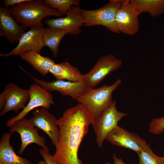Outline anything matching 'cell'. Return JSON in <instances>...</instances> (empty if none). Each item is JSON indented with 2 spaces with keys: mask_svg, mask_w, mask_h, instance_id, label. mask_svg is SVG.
I'll use <instances>...</instances> for the list:
<instances>
[{
  "mask_svg": "<svg viewBox=\"0 0 164 164\" xmlns=\"http://www.w3.org/2000/svg\"><path fill=\"white\" fill-rule=\"evenodd\" d=\"M93 120L89 109L80 103L67 109L57 119L60 134L53 155L60 164H83L78 150Z\"/></svg>",
  "mask_w": 164,
  "mask_h": 164,
  "instance_id": "1",
  "label": "cell"
},
{
  "mask_svg": "<svg viewBox=\"0 0 164 164\" xmlns=\"http://www.w3.org/2000/svg\"><path fill=\"white\" fill-rule=\"evenodd\" d=\"M9 9L18 23L30 28L44 27L42 21L46 17L62 16L43 0H30L10 7Z\"/></svg>",
  "mask_w": 164,
  "mask_h": 164,
  "instance_id": "2",
  "label": "cell"
},
{
  "mask_svg": "<svg viewBox=\"0 0 164 164\" xmlns=\"http://www.w3.org/2000/svg\"><path fill=\"white\" fill-rule=\"evenodd\" d=\"M121 82L119 79L110 85H105L97 88L88 87L76 101L89 109L94 120L112 103V93Z\"/></svg>",
  "mask_w": 164,
  "mask_h": 164,
  "instance_id": "3",
  "label": "cell"
},
{
  "mask_svg": "<svg viewBox=\"0 0 164 164\" xmlns=\"http://www.w3.org/2000/svg\"><path fill=\"white\" fill-rule=\"evenodd\" d=\"M126 0H109L103 6L96 9H81L84 20V25L87 27L102 26L112 32L120 33L116 25V15L118 9Z\"/></svg>",
  "mask_w": 164,
  "mask_h": 164,
  "instance_id": "4",
  "label": "cell"
},
{
  "mask_svg": "<svg viewBox=\"0 0 164 164\" xmlns=\"http://www.w3.org/2000/svg\"><path fill=\"white\" fill-rule=\"evenodd\" d=\"M128 113L118 111L116 102L112 103L94 119L91 124L96 135V140L101 148L103 143L108 134L118 126V122Z\"/></svg>",
  "mask_w": 164,
  "mask_h": 164,
  "instance_id": "5",
  "label": "cell"
},
{
  "mask_svg": "<svg viewBox=\"0 0 164 164\" xmlns=\"http://www.w3.org/2000/svg\"><path fill=\"white\" fill-rule=\"evenodd\" d=\"M30 98L29 89H22L10 82L0 94V115L3 116L10 111L17 113L23 109Z\"/></svg>",
  "mask_w": 164,
  "mask_h": 164,
  "instance_id": "6",
  "label": "cell"
},
{
  "mask_svg": "<svg viewBox=\"0 0 164 164\" xmlns=\"http://www.w3.org/2000/svg\"><path fill=\"white\" fill-rule=\"evenodd\" d=\"M122 62L110 54L99 58L93 68L83 75L84 80L88 86L94 88L108 74L119 69Z\"/></svg>",
  "mask_w": 164,
  "mask_h": 164,
  "instance_id": "7",
  "label": "cell"
},
{
  "mask_svg": "<svg viewBox=\"0 0 164 164\" xmlns=\"http://www.w3.org/2000/svg\"><path fill=\"white\" fill-rule=\"evenodd\" d=\"M29 89L30 98L27 104L18 114L7 121V126L10 127L15 122L25 118L34 109L42 107L48 109L54 104L53 95L38 84L35 83Z\"/></svg>",
  "mask_w": 164,
  "mask_h": 164,
  "instance_id": "8",
  "label": "cell"
},
{
  "mask_svg": "<svg viewBox=\"0 0 164 164\" xmlns=\"http://www.w3.org/2000/svg\"><path fill=\"white\" fill-rule=\"evenodd\" d=\"M29 119L25 118L14 122L10 127V132H17L20 135L21 143L18 154L22 155L27 146L32 143L36 144L43 149L49 151L46 146L44 137L40 136L37 128L35 127Z\"/></svg>",
  "mask_w": 164,
  "mask_h": 164,
  "instance_id": "9",
  "label": "cell"
},
{
  "mask_svg": "<svg viewBox=\"0 0 164 164\" xmlns=\"http://www.w3.org/2000/svg\"><path fill=\"white\" fill-rule=\"evenodd\" d=\"M66 15L64 17L46 18L44 22L49 27L63 30L70 35H77L80 34L81 27L84 24L81 9L79 6H73Z\"/></svg>",
  "mask_w": 164,
  "mask_h": 164,
  "instance_id": "10",
  "label": "cell"
},
{
  "mask_svg": "<svg viewBox=\"0 0 164 164\" xmlns=\"http://www.w3.org/2000/svg\"><path fill=\"white\" fill-rule=\"evenodd\" d=\"M27 73L32 78L35 83L47 91L50 92L56 91L63 96H70L75 100L89 87L84 80L72 82L56 80L47 82L37 79L28 73Z\"/></svg>",
  "mask_w": 164,
  "mask_h": 164,
  "instance_id": "11",
  "label": "cell"
},
{
  "mask_svg": "<svg viewBox=\"0 0 164 164\" xmlns=\"http://www.w3.org/2000/svg\"><path fill=\"white\" fill-rule=\"evenodd\" d=\"M138 15L130 1L126 0L116 15V25L120 32L130 36L136 34L139 28Z\"/></svg>",
  "mask_w": 164,
  "mask_h": 164,
  "instance_id": "12",
  "label": "cell"
},
{
  "mask_svg": "<svg viewBox=\"0 0 164 164\" xmlns=\"http://www.w3.org/2000/svg\"><path fill=\"white\" fill-rule=\"evenodd\" d=\"M32 115L29 119L32 124L44 132L55 146L58 142L60 129L55 116L50 113L47 109L44 107L35 109Z\"/></svg>",
  "mask_w": 164,
  "mask_h": 164,
  "instance_id": "13",
  "label": "cell"
},
{
  "mask_svg": "<svg viewBox=\"0 0 164 164\" xmlns=\"http://www.w3.org/2000/svg\"><path fill=\"white\" fill-rule=\"evenodd\" d=\"M106 140L114 145L131 149L137 154L147 145L145 141L139 136L118 126L108 134Z\"/></svg>",
  "mask_w": 164,
  "mask_h": 164,
  "instance_id": "14",
  "label": "cell"
},
{
  "mask_svg": "<svg viewBox=\"0 0 164 164\" xmlns=\"http://www.w3.org/2000/svg\"><path fill=\"white\" fill-rule=\"evenodd\" d=\"M44 27L32 28L26 32L21 38L17 46L10 52L1 53L0 56H17L25 52L34 50L40 53L43 47L42 37Z\"/></svg>",
  "mask_w": 164,
  "mask_h": 164,
  "instance_id": "15",
  "label": "cell"
},
{
  "mask_svg": "<svg viewBox=\"0 0 164 164\" xmlns=\"http://www.w3.org/2000/svg\"><path fill=\"white\" fill-rule=\"evenodd\" d=\"M19 24L8 8L0 6L1 37H5L9 43L19 42L26 30V27Z\"/></svg>",
  "mask_w": 164,
  "mask_h": 164,
  "instance_id": "16",
  "label": "cell"
},
{
  "mask_svg": "<svg viewBox=\"0 0 164 164\" xmlns=\"http://www.w3.org/2000/svg\"><path fill=\"white\" fill-rule=\"evenodd\" d=\"M11 132L4 133L0 142V164H31L29 160L17 155L10 144Z\"/></svg>",
  "mask_w": 164,
  "mask_h": 164,
  "instance_id": "17",
  "label": "cell"
},
{
  "mask_svg": "<svg viewBox=\"0 0 164 164\" xmlns=\"http://www.w3.org/2000/svg\"><path fill=\"white\" fill-rule=\"evenodd\" d=\"M19 56L43 76L50 72L51 68L56 63L50 58L43 56L40 52L36 51L25 52Z\"/></svg>",
  "mask_w": 164,
  "mask_h": 164,
  "instance_id": "18",
  "label": "cell"
},
{
  "mask_svg": "<svg viewBox=\"0 0 164 164\" xmlns=\"http://www.w3.org/2000/svg\"><path fill=\"white\" fill-rule=\"evenodd\" d=\"M56 80H66L72 82L84 80L83 75L77 68L71 65L68 62L55 63L50 70Z\"/></svg>",
  "mask_w": 164,
  "mask_h": 164,
  "instance_id": "19",
  "label": "cell"
},
{
  "mask_svg": "<svg viewBox=\"0 0 164 164\" xmlns=\"http://www.w3.org/2000/svg\"><path fill=\"white\" fill-rule=\"evenodd\" d=\"M138 14L147 12L156 17L164 13V0H130Z\"/></svg>",
  "mask_w": 164,
  "mask_h": 164,
  "instance_id": "20",
  "label": "cell"
},
{
  "mask_svg": "<svg viewBox=\"0 0 164 164\" xmlns=\"http://www.w3.org/2000/svg\"><path fill=\"white\" fill-rule=\"evenodd\" d=\"M67 34L65 31L53 27L48 26L44 28L42 37L43 45L50 49L55 58L57 56L61 40Z\"/></svg>",
  "mask_w": 164,
  "mask_h": 164,
  "instance_id": "21",
  "label": "cell"
},
{
  "mask_svg": "<svg viewBox=\"0 0 164 164\" xmlns=\"http://www.w3.org/2000/svg\"><path fill=\"white\" fill-rule=\"evenodd\" d=\"M45 3L51 8L56 9L62 15H65L73 6H79V0H44Z\"/></svg>",
  "mask_w": 164,
  "mask_h": 164,
  "instance_id": "22",
  "label": "cell"
},
{
  "mask_svg": "<svg viewBox=\"0 0 164 164\" xmlns=\"http://www.w3.org/2000/svg\"><path fill=\"white\" fill-rule=\"evenodd\" d=\"M139 162L137 164H164V157L155 155L151 149L149 145L138 154Z\"/></svg>",
  "mask_w": 164,
  "mask_h": 164,
  "instance_id": "23",
  "label": "cell"
},
{
  "mask_svg": "<svg viewBox=\"0 0 164 164\" xmlns=\"http://www.w3.org/2000/svg\"><path fill=\"white\" fill-rule=\"evenodd\" d=\"M149 131L153 134L159 135L164 132V116L153 119L149 124Z\"/></svg>",
  "mask_w": 164,
  "mask_h": 164,
  "instance_id": "24",
  "label": "cell"
},
{
  "mask_svg": "<svg viewBox=\"0 0 164 164\" xmlns=\"http://www.w3.org/2000/svg\"><path fill=\"white\" fill-rule=\"evenodd\" d=\"M39 153L47 164H60L54 155H52L49 153V151L43 149H40Z\"/></svg>",
  "mask_w": 164,
  "mask_h": 164,
  "instance_id": "25",
  "label": "cell"
},
{
  "mask_svg": "<svg viewBox=\"0 0 164 164\" xmlns=\"http://www.w3.org/2000/svg\"><path fill=\"white\" fill-rule=\"evenodd\" d=\"M30 0H3L4 6L8 8L9 6L13 7L20 3L29 1Z\"/></svg>",
  "mask_w": 164,
  "mask_h": 164,
  "instance_id": "26",
  "label": "cell"
},
{
  "mask_svg": "<svg viewBox=\"0 0 164 164\" xmlns=\"http://www.w3.org/2000/svg\"><path fill=\"white\" fill-rule=\"evenodd\" d=\"M113 164H127L125 163L123 161L121 158H118L115 153L113 155ZM104 164H111L110 162H106Z\"/></svg>",
  "mask_w": 164,
  "mask_h": 164,
  "instance_id": "27",
  "label": "cell"
},
{
  "mask_svg": "<svg viewBox=\"0 0 164 164\" xmlns=\"http://www.w3.org/2000/svg\"><path fill=\"white\" fill-rule=\"evenodd\" d=\"M36 164H47V163L45 160H42L39 161Z\"/></svg>",
  "mask_w": 164,
  "mask_h": 164,
  "instance_id": "28",
  "label": "cell"
},
{
  "mask_svg": "<svg viewBox=\"0 0 164 164\" xmlns=\"http://www.w3.org/2000/svg\"><path fill=\"white\" fill-rule=\"evenodd\" d=\"M163 156L164 157V156Z\"/></svg>",
  "mask_w": 164,
  "mask_h": 164,
  "instance_id": "29",
  "label": "cell"
}]
</instances>
